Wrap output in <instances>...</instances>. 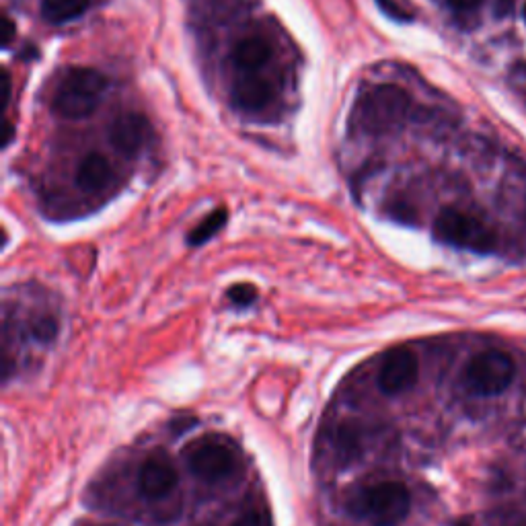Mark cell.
Here are the masks:
<instances>
[{
  "mask_svg": "<svg viewBox=\"0 0 526 526\" xmlns=\"http://www.w3.org/2000/svg\"><path fill=\"white\" fill-rule=\"evenodd\" d=\"M274 54L272 44L266 40L263 35H249L245 40H241L235 48H233V64L241 70V72H255L261 66H266L270 62Z\"/></svg>",
  "mask_w": 526,
  "mask_h": 526,
  "instance_id": "8fae6325",
  "label": "cell"
},
{
  "mask_svg": "<svg viewBox=\"0 0 526 526\" xmlns=\"http://www.w3.org/2000/svg\"><path fill=\"white\" fill-rule=\"evenodd\" d=\"M235 455L220 442H200L187 457V467L204 481H220L235 471Z\"/></svg>",
  "mask_w": 526,
  "mask_h": 526,
  "instance_id": "52a82bcc",
  "label": "cell"
},
{
  "mask_svg": "<svg viewBox=\"0 0 526 526\" xmlns=\"http://www.w3.org/2000/svg\"><path fill=\"white\" fill-rule=\"evenodd\" d=\"M13 140V126L9 122H5V146H9Z\"/></svg>",
  "mask_w": 526,
  "mask_h": 526,
  "instance_id": "cb8c5ba5",
  "label": "cell"
},
{
  "mask_svg": "<svg viewBox=\"0 0 526 526\" xmlns=\"http://www.w3.org/2000/svg\"><path fill=\"white\" fill-rule=\"evenodd\" d=\"M522 15H524V21H526V3H524V7H522Z\"/></svg>",
  "mask_w": 526,
  "mask_h": 526,
  "instance_id": "484cf974",
  "label": "cell"
},
{
  "mask_svg": "<svg viewBox=\"0 0 526 526\" xmlns=\"http://www.w3.org/2000/svg\"><path fill=\"white\" fill-rule=\"evenodd\" d=\"M31 335L35 337L37 342H42V344H50L56 340V335H58V321L50 315H44L40 319H35L33 325H31Z\"/></svg>",
  "mask_w": 526,
  "mask_h": 526,
  "instance_id": "2e32d148",
  "label": "cell"
},
{
  "mask_svg": "<svg viewBox=\"0 0 526 526\" xmlns=\"http://www.w3.org/2000/svg\"><path fill=\"white\" fill-rule=\"evenodd\" d=\"M13 37H15V23L5 17V33H3V48H9L11 42H13Z\"/></svg>",
  "mask_w": 526,
  "mask_h": 526,
  "instance_id": "7402d4cb",
  "label": "cell"
},
{
  "mask_svg": "<svg viewBox=\"0 0 526 526\" xmlns=\"http://www.w3.org/2000/svg\"><path fill=\"white\" fill-rule=\"evenodd\" d=\"M177 485V471L167 457H150L140 469L138 492L146 500H161L173 492Z\"/></svg>",
  "mask_w": 526,
  "mask_h": 526,
  "instance_id": "ba28073f",
  "label": "cell"
},
{
  "mask_svg": "<svg viewBox=\"0 0 526 526\" xmlns=\"http://www.w3.org/2000/svg\"><path fill=\"white\" fill-rule=\"evenodd\" d=\"M434 237L440 243L475 253H490L498 245L496 233L485 222L459 210H444L436 216Z\"/></svg>",
  "mask_w": 526,
  "mask_h": 526,
  "instance_id": "277c9868",
  "label": "cell"
},
{
  "mask_svg": "<svg viewBox=\"0 0 526 526\" xmlns=\"http://www.w3.org/2000/svg\"><path fill=\"white\" fill-rule=\"evenodd\" d=\"M274 99V87L270 81L257 74H243L233 85V103L245 111H259Z\"/></svg>",
  "mask_w": 526,
  "mask_h": 526,
  "instance_id": "30bf717a",
  "label": "cell"
},
{
  "mask_svg": "<svg viewBox=\"0 0 526 526\" xmlns=\"http://www.w3.org/2000/svg\"><path fill=\"white\" fill-rule=\"evenodd\" d=\"M194 424H196V420H194V418H177L175 422H171V428H173V432H175V434H179V432L190 430V428H187V426H194Z\"/></svg>",
  "mask_w": 526,
  "mask_h": 526,
  "instance_id": "603a6c76",
  "label": "cell"
},
{
  "mask_svg": "<svg viewBox=\"0 0 526 526\" xmlns=\"http://www.w3.org/2000/svg\"><path fill=\"white\" fill-rule=\"evenodd\" d=\"M514 379V362L508 354L490 350L477 354L465 370V383L477 395H500Z\"/></svg>",
  "mask_w": 526,
  "mask_h": 526,
  "instance_id": "5b68a950",
  "label": "cell"
},
{
  "mask_svg": "<svg viewBox=\"0 0 526 526\" xmlns=\"http://www.w3.org/2000/svg\"><path fill=\"white\" fill-rule=\"evenodd\" d=\"M337 448H340L342 459L350 461L354 457L360 455V440L356 430H352L350 426H342L340 434H337Z\"/></svg>",
  "mask_w": 526,
  "mask_h": 526,
  "instance_id": "9a60e30c",
  "label": "cell"
},
{
  "mask_svg": "<svg viewBox=\"0 0 526 526\" xmlns=\"http://www.w3.org/2000/svg\"><path fill=\"white\" fill-rule=\"evenodd\" d=\"M111 179H114V167H111V163L103 155L89 153L79 163L77 185L81 190L89 194H99L111 183Z\"/></svg>",
  "mask_w": 526,
  "mask_h": 526,
  "instance_id": "7c38bea8",
  "label": "cell"
},
{
  "mask_svg": "<svg viewBox=\"0 0 526 526\" xmlns=\"http://www.w3.org/2000/svg\"><path fill=\"white\" fill-rule=\"evenodd\" d=\"M224 224H227V210H214L212 214H208L198 227L187 235V243L190 245H204L206 241H210Z\"/></svg>",
  "mask_w": 526,
  "mask_h": 526,
  "instance_id": "5bb4252c",
  "label": "cell"
},
{
  "mask_svg": "<svg viewBox=\"0 0 526 526\" xmlns=\"http://www.w3.org/2000/svg\"><path fill=\"white\" fill-rule=\"evenodd\" d=\"M101 526H116V524H101Z\"/></svg>",
  "mask_w": 526,
  "mask_h": 526,
  "instance_id": "4316f807",
  "label": "cell"
},
{
  "mask_svg": "<svg viewBox=\"0 0 526 526\" xmlns=\"http://www.w3.org/2000/svg\"><path fill=\"white\" fill-rule=\"evenodd\" d=\"M409 508V490L397 481L372 485L352 502V512L372 526H397L407 518Z\"/></svg>",
  "mask_w": 526,
  "mask_h": 526,
  "instance_id": "3957f363",
  "label": "cell"
},
{
  "mask_svg": "<svg viewBox=\"0 0 526 526\" xmlns=\"http://www.w3.org/2000/svg\"><path fill=\"white\" fill-rule=\"evenodd\" d=\"M377 3H379V7H381L387 15H391V17H395V19H407V17L399 11V7L391 3V0H377Z\"/></svg>",
  "mask_w": 526,
  "mask_h": 526,
  "instance_id": "44dd1931",
  "label": "cell"
},
{
  "mask_svg": "<svg viewBox=\"0 0 526 526\" xmlns=\"http://www.w3.org/2000/svg\"><path fill=\"white\" fill-rule=\"evenodd\" d=\"M91 0H42V17L50 25H64L87 13Z\"/></svg>",
  "mask_w": 526,
  "mask_h": 526,
  "instance_id": "4fadbf2b",
  "label": "cell"
},
{
  "mask_svg": "<svg viewBox=\"0 0 526 526\" xmlns=\"http://www.w3.org/2000/svg\"><path fill=\"white\" fill-rule=\"evenodd\" d=\"M455 526H473L469 520H459Z\"/></svg>",
  "mask_w": 526,
  "mask_h": 526,
  "instance_id": "d4e9b609",
  "label": "cell"
},
{
  "mask_svg": "<svg viewBox=\"0 0 526 526\" xmlns=\"http://www.w3.org/2000/svg\"><path fill=\"white\" fill-rule=\"evenodd\" d=\"M420 364L409 348L391 350L379 370V387L385 395H399L418 381Z\"/></svg>",
  "mask_w": 526,
  "mask_h": 526,
  "instance_id": "8992f818",
  "label": "cell"
},
{
  "mask_svg": "<svg viewBox=\"0 0 526 526\" xmlns=\"http://www.w3.org/2000/svg\"><path fill=\"white\" fill-rule=\"evenodd\" d=\"M107 89L105 74L89 66H72L54 95V111L66 120L89 118Z\"/></svg>",
  "mask_w": 526,
  "mask_h": 526,
  "instance_id": "7a4b0ae2",
  "label": "cell"
},
{
  "mask_svg": "<svg viewBox=\"0 0 526 526\" xmlns=\"http://www.w3.org/2000/svg\"><path fill=\"white\" fill-rule=\"evenodd\" d=\"M409 114V97L397 85H379L364 91L352 114V124L370 136L393 134L403 128Z\"/></svg>",
  "mask_w": 526,
  "mask_h": 526,
  "instance_id": "6da1fadb",
  "label": "cell"
},
{
  "mask_svg": "<svg viewBox=\"0 0 526 526\" xmlns=\"http://www.w3.org/2000/svg\"><path fill=\"white\" fill-rule=\"evenodd\" d=\"M148 120L140 114H122L109 126V140L120 153L136 155L148 140Z\"/></svg>",
  "mask_w": 526,
  "mask_h": 526,
  "instance_id": "9c48e42d",
  "label": "cell"
},
{
  "mask_svg": "<svg viewBox=\"0 0 526 526\" xmlns=\"http://www.w3.org/2000/svg\"><path fill=\"white\" fill-rule=\"evenodd\" d=\"M448 5L457 11H471L481 5V0H448Z\"/></svg>",
  "mask_w": 526,
  "mask_h": 526,
  "instance_id": "ffe728a7",
  "label": "cell"
},
{
  "mask_svg": "<svg viewBox=\"0 0 526 526\" xmlns=\"http://www.w3.org/2000/svg\"><path fill=\"white\" fill-rule=\"evenodd\" d=\"M233 526H272V520L266 512L251 510V512H245L241 518H237Z\"/></svg>",
  "mask_w": 526,
  "mask_h": 526,
  "instance_id": "ac0fdd59",
  "label": "cell"
},
{
  "mask_svg": "<svg viewBox=\"0 0 526 526\" xmlns=\"http://www.w3.org/2000/svg\"><path fill=\"white\" fill-rule=\"evenodd\" d=\"M229 298L233 300L237 307H249L253 300L257 298V292H255V288L251 284H237V286H233L229 290Z\"/></svg>",
  "mask_w": 526,
  "mask_h": 526,
  "instance_id": "e0dca14e",
  "label": "cell"
},
{
  "mask_svg": "<svg viewBox=\"0 0 526 526\" xmlns=\"http://www.w3.org/2000/svg\"><path fill=\"white\" fill-rule=\"evenodd\" d=\"M11 74L9 70H3V101H0V107L7 109L9 101H11Z\"/></svg>",
  "mask_w": 526,
  "mask_h": 526,
  "instance_id": "d6986e66",
  "label": "cell"
}]
</instances>
